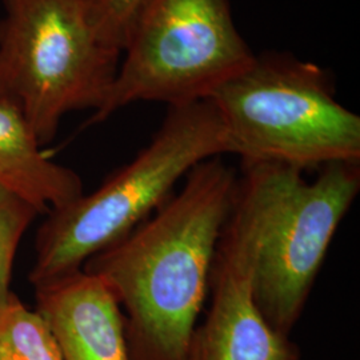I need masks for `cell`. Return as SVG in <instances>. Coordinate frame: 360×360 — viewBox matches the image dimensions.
<instances>
[{"label": "cell", "instance_id": "cell-9", "mask_svg": "<svg viewBox=\"0 0 360 360\" xmlns=\"http://www.w3.org/2000/svg\"><path fill=\"white\" fill-rule=\"evenodd\" d=\"M0 186L46 215L83 195L80 176L51 160L23 115L0 102Z\"/></svg>", "mask_w": 360, "mask_h": 360}, {"label": "cell", "instance_id": "cell-2", "mask_svg": "<svg viewBox=\"0 0 360 360\" xmlns=\"http://www.w3.org/2000/svg\"><path fill=\"white\" fill-rule=\"evenodd\" d=\"M226 154V132L211 101L168 107L153 139L129 163L95 191L46 214L30 272L34 288L82 270L163 206L195 166Z\"/></svg>", "mask_w": 360, "mask_h": 360}, {"label": "cell", "instance_id": "cell-11", "mask_svg": "<svg viewBox=\"0 0 360 360\" xmlns=\"http://www.w3.org/2000/svg\"><path fill=\"white\" fill-rule=\"evenodd\" d=\"M41 215L19 195L0 186V304L13 294V262L31 223Z\"/></svg>", "mask_w": 360, "mask_h": 360}, {"label": "cell", "instance_id": "cell-7", "mask_svg": "<svg viewBox=\"0 0 360 360\" xmlns=\"http://www.w3.org/2000/svg\"><path fill=\"white\" fill-rule=\"evenodd\" d=\"M255 264L242 255L218 259L210 275V306L193 331L187 360H300V349L274 331L257 309Z\"/></svg>", "mask_w": 360, "mask_h": 360}, {"label": "cell", "instance_id": "cell-3", "mask_svg": "<svg viewBox=\"0 0 360 360\" xmlns=\"http://www.w3.org/2000/svg\"><path fill=\"white\" fill-rule=\"evenodd\" d=\"M230 154L303 172L360 163V116L339 103L322 67L291 53L264 52L208 99Z\"/></svg>", "mask_w": 360, "mask_h": 360}, {"label": "cell", "instance_id": "cell-12", "mask_svg": "<svg viewBox=\"0 0 360 360\" xmlns=\"http://www.w3.org/2000/svg\"><path fill=\"white\" fill-rule=\"evenodd\" d=\"M92 20L104 43L123 51L132 28L151 0H86Z\"/></svg>", "mask_w": 360, "mask_h": 360}, {"label": "cell", "instance_id": "cell-10", "mask_svg": "<svg viewBox=\"0 0 360 360\" xmlns=\"http://www.w3.org/2000/svg\"><path fill=\"white\" fill-rule=\"evenodd\" d=\"M0 360H63L44 318L13 292L0 304Z\"/></svg>", "mask_w": 360, "mask_h": 360}, {"label": "cell", "instance_id": "cell-6", "mask_svg": "<svg viewBox=\"0 0 360 360\" xmlns=\"http://www.w3.org/2000/svg\"><path fill=\"white\" fill-rule=\"evenodd\" d=\"M360 193V165L338 162L299 180L257 260L254 294L264 321L290 336L336 231Z\"/></svg>", "mask_w": 360, "mask_h": 360}, {"label": "cell", "instance_id": "cell-4", "mask_svg": "<svg viewBox=\"0 0 360 360\" xmlns=\"http://www.w3.org/2000/svg\"><path fill=\"white\" fill-rule=\"evenodd\" d=\"M0 102L16 108L39 143L74 111L96 112L120 52L104 43L86 0H1Z\"/></svg>", "mask_w": 360, "mask_h": 360}, {"label": "cell", "instance_id": "cell-8", "mask_svg": "<svg viewBox=\"0 0 360 360\" xmlns=\"http://www.w3.org/2000/svg\"><path fill=\"white\" fill-rule=\"evenodd\" d=\"M35 296L63 360H132L123 312L98 276L77 271L39 285Z\"/></svg>", "mask_w": 360, "mask_h": 360}, {"label": "cell", "instance_id": "cell-5", "mask_svg": "<svg viewBox=\"0 0 360 360\" xmlns=\"http://www.w3.org/2000/svg\"><path fill=\"white\" fill-rule=\"evenodd\" d=\"M254 58L231 0H151L124 44L103 105L86 126L138 102L178 107L208 101Z\"/></svg>", "mask_w": 360, "mask_h": 360}, {"label": "cell", "instance_id": "cell-1", "mask_svg": "<svg viewBox=\"0 0 360 360\" xmlns=\"http://www.w3.org/2000/svg\"><path fill=\"white\" fill-rule=\"evenodd\" d=\"M238 179L223 156L199 163L150 218L84 263L120 306L131 359L187 360Z\"/></svg>", "mask_w": 360, "mask_h": 360}]
</instances>
